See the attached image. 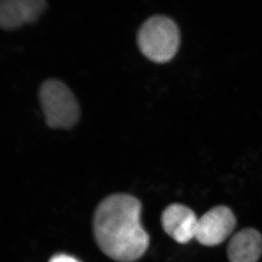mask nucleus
I'll list each match as a JSON object with an SVG mask.
<instances>
[{"label": "nucleus", "instance_id": "1", "mask_svg": "<svg viewBox=\"0 0 262 262\" xmlns=\"http://www.w3.org/2000/svg\"><path fill=\"white\" fill-rule=\"evenodd\" d=\"M141 202L127 194L104 198L95 211L93 229L98 247L118 262H134L145 253L149 236L141 222Z\"/></svg>", "mask_w": 262, "mask_h": 262}, {"label": "nucleus", "instance_id": "2", "mask_svg": "<svg viewBox=\"0 0 262 262\" xmlns=\"http://www.w3.org/2000/svg\"><path fill=\"white\" fill-rule=\"evenodd\" d=\"M136 40L141 53L150 61L166 63L178 51L180 33L171 18L163 15H155L141 24Z\"/></svg>", "mask_w": 262, "mask_h": 262}, {"label": "nucleus", "instance_id": "3", "mask_svg": "<svg viewBox=\"0 0 262 262\" xmlns=\"http://www.w3.org/2000/svg\"><path fill=\"white\" fill-rule=\"evenodd\" d=\"M38 98L48 127L70 129L80 120L78 101L70 88L61 80H45L38 91Z\"/></svg>", "mask_w": 262, "mask_h": 262}, {"label": "nucleus", "instance_id": "4", "mask_svg": "<svg viewBox=\"0 0 262 262\" xmlns=\"http://www.w3.org/2000/svg\"><path fill=\"white\" fill-rule=\"evenodd\" d=\"M237 224L228 207L215 206L198 220L195 239L206 246H218L233 232Z\"/></svg>", "mask_w": 262, "mask_h": 262}, {"label": "nucleus", "instance_id": "5", "mask_svg": "<svg viewBox=\"0 0 262 262\" xmlns=\"http://www.w3.org/2000/svg\"><path fill=\"white\" fill-rule=\"evenodd\" d=\"M48 7L46 0H2L0 27L10 31L36 21Z\"/></svg>", "mask_w": 262, "mask_h": 262}, {"label": "nucleus", "instance_id": "6", "mask_svg": "<svg viewBox=\"0 0 262 262\" xmlns=\"http://www.w3.org/2000/svg\"><path fill=\"white\" fill-rule=\"evenodd\" d=\"M198 220L191 208L179 203L167 207L161 215L164 231L181 244H187L195 238Z\"/></svg>", "mask_w": 262, "mask_h": 262}, {"label": "nucleus", "instance_id": "7", "mask_svg": "<svg viewBox=\"0 0 262 262\" xmlns=\"http://www.w3.org/2000/svg\"><path fill=\"white\" fill-rule=\"evenodd\" d=\"M262 253V236L256 229L246 228L229 241L227 255L230 262H257Z\"/></svg>", "mask_w": 262, "mask_h": 262}, {"label": "nucleus", "instance_id": "8", "mask_svg": "<svg viewBox=\"0 0 262 262\" xmlns=\"http://www.w3.org/2000/svg\"><path fill=\"white\" fill-rule=\"evenodd\" d=\"M48 262H80L77 258L64 253H58L52 256Z\"/></svg>", "mask_w": 262, "mask_h": 262}]
</instances>
